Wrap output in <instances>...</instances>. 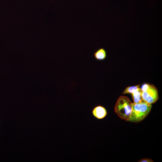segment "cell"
<instances>
[{"mask_svg": "<svg viewBox=\"0 0 162 162\" xmlns=\"http://www.w3.org/2000/svg\"><path fill=\"white\" fill-rule=\"evenodd\" d=\"M152 108L151 104L144 101L137 104L133 103L132 111L128 121L134 123L142 121L149 114Z\"/></svg>", "mask_w": 162, "mask_h": 162, "instance_id": "1", "label": "cell"}, {"mask_svg": "<svg viewBox=\"0 0 162 162\" xmlns=\"http://www.w3.org/2000/svg\"><path fill=\"white\" fill-rule=\"evenodd\" d=\"M132 104L128 97L121 96L115 105V112L120 118L128 121L132 111Z\"/></svg>", "mask_w": 162, "mask_h": 162, "instance_id": "2", "label": "cell"}, {"mask_svg": "<svg viewBox=\"0 0 162 162\" xmlns=\"http://www.w3.org/2000/svg\"><path fill=\"white\" fill-rule=\"evenodd\" d=\"M141 95L143 101L150 104L155 103L159 98L157 88L152 84L146 90L142 92Z\"/></svg>", "mask_w": 162, "mask_h": 162, "instance_id": "3", "label": "cell"}, {"mask_svg": "<svg viewBox=\"0 0 162 162\" xmlns=\"http://www.w3.org/2000/svg\"><path fill=\"white\" fill-rule=\"evenodd\" d=\"M93 116L97 119L101 120L106 117L107 111L106 108L101 105H97L94 107L92 111Z\"/></svg>", "mask_w": 162, "mask_h": 162, "instance_id": "4", "label": "cell"}, {"mask_svg": "<svg viewBox=\"0 0 162 162\" xmlns=\"http://www.w3.org/2000/svg\"><path fill=\"white\" fill-rule=\"evenodd\" d=\"M95 58L97 60L101 61L105 59L106 57V52L103 48L98 50L94 53Z\"/></svg>", "mask_w": 162, "mask_h": 162, "instance_id": "5", "label": "cell"}, {"mask_svg": "<svg viewBox=\"0 0 162 162\" xmlns=\"http://www.w3.org/2000/svg\"><path fill=\"white\" fill-rule=\"evenodd\" d=\"M141 94L142 91L140 88L137 91L132 94V96L134 103H139L143 101L142 97Z\"/></svg>", "mask_w": 162, "mask_h": 162, "instance_id": "6", "label": "cell"}, {"mask_svg": "<svg viewBox=\"0 0 162 162\" xmlns=\"http://www.w3.org/2000/svg\"><path fill=\"white\" fill-rule=\"evenodd\" d=\"M140 85L135 86H128L126 88L123 94H132L137 91L139 88Z\"/></svg>", "mask_w": 162, "mask_h": 162, "instance_id": "7", "label": "cell"}, {"mask_svg": "<svg viewBox=\"0 0 162 162\" xmlns=\"http://www.w3.org/2000/svg\"><path fill=\"white\" fill-rule=\"evenodd\" d=\"M150 85V84L147 83H144L142 84L140 88L142 92L146 90L149 88Z\"/></svg>", "mask_w": 162, "mask_h": 162, "instance_id": "8", "label": "cell"}, {"mask_svg": "<svg viewBox=\"0 0 162 162\" xmlns=\"http://www.w3.org/2000/svg\"><path fill=\"white\" fill-rule=\"evenodd\" d=\"M138 162H153L154 161L149 158H143L140 159Z\"/></svg>", "mask_w": 162, "mask_h": 162, "instance_id": "9", "label": "cell"}]
</instances>
